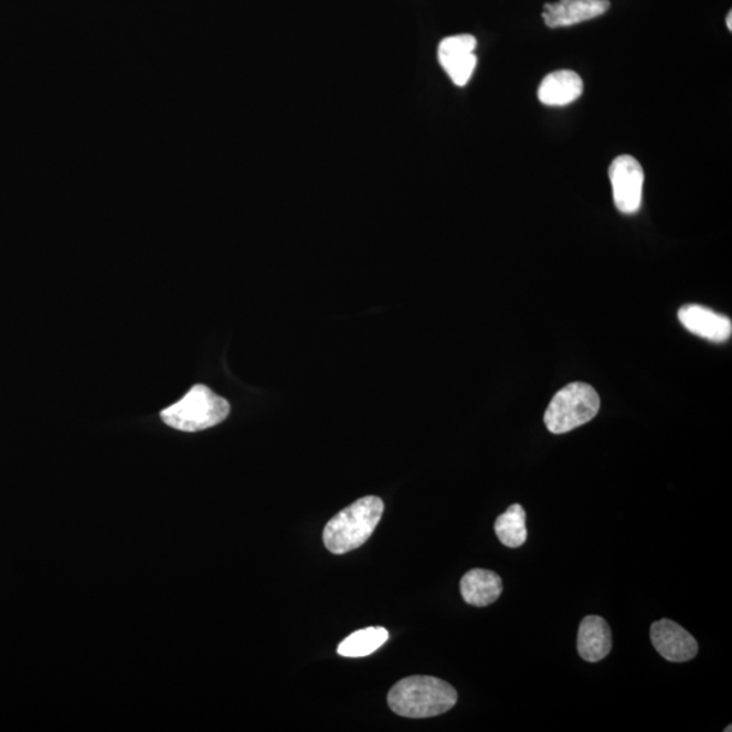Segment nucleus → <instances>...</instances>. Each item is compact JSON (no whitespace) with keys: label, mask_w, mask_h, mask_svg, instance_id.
I'll return each instance as SVG.
<instances>
[{"label":"nucleus","mask_w":732,"mask_h":732,"mask_svg":"<svg viewBox=\"0 0 732 732\" xmlns=\"http://www.w3.org/2000/svg\"><path fill=\"white\" fill-rule=\"evenodd\" d=\"M725 23H728L729 31L732 32V13L730 11L728 18H725Z\"/></svg>","instance_id":"nucleus-15"},{"label":"nucleus","mask_w":732,"mask_h":732,"mask_svg":"<svg viewBox=\"0 0 732 732\" xmlns=\"http://www.w3.org/2000/svg\"><path fill=\"white\" fill-rule=\"evenodd\" d=\"M230 403L206 385H194L180 402L165 409L162 420L177 431L194 433L222 424L230 415Z\"/></svg>","instance_id":"nucleus-3"},{"label":"nucleus","mask_w":732,"mask_h":732,"mask_svg":"<svg viewBox=\"0 0 732 732\" xmlns=\"http://www.w3.org/2000/svg\"><path fill=\"white\" fill-rule=\"evenodd\" d=\"M650 638L659 656L669 662H688L698 656V641L680 624L669 620V618H662L653 624Z\"/></svg>","instance_id":"nucleus-7"},{"label":"nucleus","mask_w":732,"mask_h":732,"mask_svg":"<svg viewBox=\"0 0 732 732\" xmlns=\"http://www.w3.org/2000/svg\"><path fill=\"white\" fill-rule=\"evenodd\" d=\"M399 717L426 719L443 715L456 706L457 692L450 683L432 676H413L395 683L386 696Z\"/></svg>","instance_id":"nucleus-1"},{"label":"nucleus","mask_w":732,"mask_h":732,"mask_svg":"<svg viewBox=\"0 0 732 732\" xmlns=\"http://www.w3.org/2000/svg\"><path fill=\"white\" fill-rule=\"evenodd\" d=\"M384 513V502L379 497H364L348 506L327 522L323 531L326 549L335 555H343L364 545L378 528Z\"/></svg>","instance_id":"nucleus-2"},{"label":"nucleus","mask_w":732,"mask_h":732,"mask_svg":"<svg viewBox=\"0 0 732 732\" xmlns=\"http://www.w3.org/2000/svg\"><path fill=\"white\" fill-rule=\"evenodd\" d=\"M609 8V0H559L544 6L543 20L552 29L569 28L594 20Z\"/></svg>","instance_id":"nucleus-8"},{"label":"nucleus","mask_w":732,"mask_h":732,"mask_svg":"<svg viewBox=\"0 0 732 732\" xmlns=\"http://www.w3.org/2000/svg\"><path fill=\"white\" fill-rule=\"evenodd\" d=\"M600 396L592 385L571 383L552 397L544 415L547 428L564 434L588 424L600 412Z\"/></svg>","instance_id":"nucleus-4"},{"label":"nucleus","mask_w":732,"mask_h":732,"mask_svg":"<svg viewBox=\"0 0 732 732\" xmlns=\"http://www.w3.org/2000/svg\"><path fill=\"white\" fill-rule=\"evenodd\" d=\"M503 583L501 576L494 571L475 569L468 571L460 582L463 600L467 604L484 608L501 597Z\"/></svg>","instance_id":"nucleus-10"},{"label":"nucleus","mask_w":732,"mask_h":732,"mask_svg":"<svg viewBox=\"0 0 732 732\" xmlns=\"http://www.w3.org/2000/svg\"><path fill=\"white\" fill-rule=\"evenodd\" d=\"M496 534L509 549H519L527 543V513L519 503L511 505L496 521Z\"/></svg>","instance_id":"nucleus-14"},{"label":"nucleus","mask_w":732,"mask_h":732,"mask_svg":"<svg viewBox=\"0 0 732 732\" xmlns=\"http://www.w3.org/2000/svg\"><path fill=\"white\" fill-rule=\"evenodd\" d=\"M678 319L692 335L708 339V341L722 343L731 338V319L710 308L699 305L683 306L678 311Z\"/></svg>","instance_id":"nucleus-9"},{"label":"nucleus","mask_w":732,"mask_h":732,"mask_svg":"<svg viewBox=\"0 0 732 732\" xmlns=\"http://www.w3.org/2000/svg\"><path fill=\"white\" fill-rule=\"evenodd\" d=\"M613 200L618 211L634 214L640 210L645 172L630 155H622L613 160L609 168Z\"/></svg>","instance_id":"nucleus-5"},{"label":"nucleus","mask_w":732,"mask_h":732,"mask_svg":"<svg viewBox=\"0 0 732 732\" xmlns=\"http://www.w3.org/2000/svg\"><path fill=\"white\" fill-rule=\"evenodd\" d=\"M724 731H725V732H728V731L730 732V731H731V725H729V729H725Z\"/></svg>","instance_id":"nucleus-16"},{"label":"nucleus","mask_w":732,"mask_h":732,"mask_svg":"<svg viewBox=\"0 0 732 732\" xmlns=\"http://www.w3.org/2000/svg\"><path fill=\"white\" fill-rule=\"evenodd\" d=\"M612 633L608 623L600 616L583 618L579 630V653L586 662H600L609 656Z\"/></svg>","instance_id":"nucleus-11"},{"label":"nucleus","mask_w":732,"mask_h":732,"mask_svg":"<svg viewBox=\"0 0 732 732\" xmlns=\"http://www.w3.org/2000/svg\"><path fill=\"white\" fill-rule=\"evenodd\" d=\"M390 639V633L383 627H369L357 630L338 646V654L344 658L371 656Z\"/></svg>","instance_id":"nucleus-13"},{"label":"nucleus","mask_w":732,"mask_h":732,"mask_svg":"<svg viewBox=\"0 0 732 732\" xmlns=\"http://www.w3.org/2000/svg\"><path fill=\"white\" fill-rule=\"evenodd\" d=\"M478 41L471 34L446 38L438 46V62L456 86H466L474 74L478 57L475 55Z\"/></svg>","instance_id":"nucleus-6"},{"label":"nucleus","mask_w":732,"mask_h":732,"mask_svg":"<svg viewBox=\"0 0 732 732\" xmlns=\"http://www.w3.org/2000/svg\"><path fill=\"white\" fill-rule=\"evenodd\" d=\"M583 92L581 76L574 71L561 70L547 75L539 87V99L547 106H565L579 99Z\"/></svg>","instance_id":"nucleus-12"}]
</instances>
